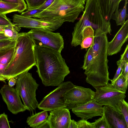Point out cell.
<instances>
[{"instance_id":"5b68a950","label":"cell","mask_w":128,"mask_h":128,"mask_svg":"<svg viewBox=\"0 0 128 128\" xmlns=\"http://www.w3.org/2000/svg\"><path fill=\"white\" fill-rule=\"evenodd\" d=\"M86 0H54L33 18L48 21L74 22L84 11Z\"/></svg>"},{"instance_id":"4316f807","label":"cell","mask_w":128,"mask_h":128,"mask_svg":"<svg viewBox=\"0 0 128 128\" xmlns=\"http://www.w3.org/2000/svg\"><path fill=\"white\" fill-rule=\"evenodd\" d=\"M121 113L123 116L128 126V104L124 100L121 101L120 106Z\"/></svg>"},{"instance_id":"6da1fadb","label":"cell","mask_w":128,"mask_h":128,"mask_svg":"<svg viewBox=\"0 0 128 128\" xmlns=\"http://www.w3.org/2000/svg\"><path fill=\"white\" fill-rule=\"evenodd\" d=\"M36 72L46 86H58L70 72L61 52L35 40Z\"/></svg>"},{"instance_id":"60d3db41","label":"cell","mask_w":128,"mask_h":128,"mask_svg":"<svg viewBox=\"0 0 128 128\" xmlns=\"http://www.w3.org/2000/svg\"><path fill=\"white\" fill-rule=\"evenodd\" d=\"M68 128H77V122L74 120H71Z\"/></svg>"},{"instance_id":"7c38bea8","label":"cell","mask_w":128,"mask_h":128,"mask_svg":"<svg viewBox=\"0 0 128 128\" xmlns=\"http://www.w3.org/2000/svg\"><path fill=\"white\" fill-rule=\"evenodd\" d=\"M0 93L8 110L13 114H16L27 110L26 107L22 102L15 88L5 84L0 90Z\"/></svg>"},{"instance_id":"7402d4cb","label":"cell","mask_w":128,"mask_h":128,"mask_svg":"<svg viewBox=\"0 0 128 128\" xmlns=\"http://www.w3.org/2000/svg\"><path fill=\"white\" fill-rule=\"evenodd\" d=\"M128 84V80L124 77L122 71L120 75L112 83V85L116 89L126 93Z\"/></svg>"},{"instance_id":"ee69618b","label":"cell","mask_w":128,"mask_h":128,"mask_svg":"<svg viewBox=\"0 0 128 128\" xmlns=\"http://www.w3.org/2000/svg\"><path fill=\"white\" fill-rule=\"evenodd\" d=\"M23 0V1L24 0Z\"/></svg>"},{"instance_id":"d590c367","label":"cell","mask_w":128,"mask_h":128,"mask_svg":"<svg viewBox=\"0 0 128 128\" xmlns=\"http://www.w3.org/2000/svg\"><path fill=\"white\" fill-rule=\"evenodd\" d=\"M8 64H0V81L6 83L4 75L6 68Z\"/></svg>"},{"instance_id":"83f0119b","label":"cell","mask_w":128,"mask_h":128,"mask_svg":"<svg viewBox=\"0 0 128 128\" xmlns=\"http://www.w3.org/2000/svg\"><path fill=\"white\" fill-rule=\"evenodd\" d=\"M27 5V8L32 9L38 8L46 0H25Z\"/></svg>"},{"instance_id":"3957f363","label":"cell","mask_w":128,"mask_h":128,"mask_svg":"<svg viewBox=\"0 0 128 128\" xmlns=\"http://www.w3.org/2000/svg\"><path fill=\"white\" fill-rule=\"evenodd\" d=\"M35 40L31 38L26 32L20 33L16 40L13 56L8 64L4 76L9 80L28 71L36 66Z\"/></svg>"},{"instance_id":"4fadbf2b","label":"cell","mask_w":128,"mask_h":128,"mask_svg":"<svg viewBox=\"0 0 128 128\" xmlns=\"http://www.w3.org/2000/svg\"><path fill=\"white\" fill-rule=\"evenodd\" d=\"M102 105L94 99L81 106L72 108L73 113L82 119L87 120L97 116H102L103 113Z\"/></svg>"},{"instance_id":"d4e9b609","label":"cell","mask_w":128,"mask_h":128,"mask_svg":"<svg viewBox=\"0 0 128 128\" xmlns=\"http://www.w3.org/2000/svg\"><path fill=\"white\" fill-rule=\"evenodd\" d=\"M94 56L93 52L91 46L88 50L84 56L83 65L82 67L85 70L90 65L92 60Z\"/></svg>"},{"instance_id":"4dcf8cb0","label":"cell","mask_w":128,"mask_h":128,"mask_svg":"<svg viewBox=\"0 0 128 128\" xmlns=\"http://www.w3.org/2000/svg\"><path fill=\"white\" fill-rule=\"evenodd\" d=\"M7 116L4 112L0 114V128H10Z\"/></svg>"},{"instance_id":"8992f818","label":"cell","mask_w":128,"mask_h":128,"mask_svg":"<svg viewBox=\"0 0 128 128\" xmlns=\"http://www.w3.org/2000/svg\"><path fill=\"white\" fill-rule=\"evenodd\" d=\"M15 78L16 81L15 88L27 110L32 112L38 108V103L36 99V92L39 85L28 71L19 74Z\"/></svg>"},{"instance_id":"ac0fdd59","label":"cell","mask_w":128,"mask_h":128,"mask_svg":"<svg viewBox=\"0 0 128 128\" xmlns=\"http://www.w3.org/2000/svg\"><path fill=\"white\" fill-rule=\"evenodd\" d=\"M48 111L44 110L28 117L26 122L32 128H50L48 123Z\"/></svg>"},{"instance_id":"f35d334b","label":"cell","mask_w":128,"mask_h":128,"mask_svg":"<svg viewBox=\"0 0 128 128\" xmlns=\"http://www.w3.org/2000/svg\"><path fill=\"white\" fill-rule=\"evenodd\" d=\"M124 75L126 79L128 80V63L125 62L122 69Z\"/></svg>"},{"instance_id":"1f68e13d","label":"cell","mask_w":128,"mask_h":128,"mask_svg":"<svg viewBox=\"0 0 128 128\" xmlns=\"http://www.w3.org/2000/svg\"><path fill=\"white\" fill-rule=\"evenodd\" d=\"M77 128H94L92 123L90 122L87 120L82 119L77 122Z\"/></svg>"},{"instance_id":"30bf717a","label":"cell","mask_w":128,"mask_h":128,"mask_svg":"<svg viewBox=\"0 0 128 128\" xmlns=\"http://www.w3.org/2000/svg\"><path fill=\"white\" fill-rule=\"evenodd\" d=\"M95 92L91 89L74 85L63 95L67 106L69 110L93 100Z\"/></svg>"},{"instance_id":"7a4b0ae2","label":"cell","mask_w":128,"mask_h":128,"mask_svg":"<svg viewBox=\"0 0 128 128\" xmlns=\"http://www.w3.org/2000/svg\"><path fill=\"white\" fill-rule=\"evenodd\" d=\"M107 34L99 28L95 30L93 42L91 46L94 56L90 66L84 70L86 81L96 90L106 86L109 72L107 58L108 41Z\"/></svg>"},{"instance_id":"ba28073f","label":"cell","mask_w":128,"mask_h":128,"mask_svg":"<svg viewBox=\"0 0 128 128\" xmlns=\"http://www.w3.org/2000/svg\"><path fill=\"white\" fill-rule=\"evenodd\" d=\"M126 93L115 88L111 84L96 90L94 100L101 105L110 106L121 113V101L124 100Z\"/></svg>"},{"instance_id":"836d02e7","label":"cell","mask_w":128,"mask_h":128,"mask_svg":"<svg viewBox=\"0 0 128 128\" xmlns=\"http://www.w3.org/2000/svg\"><path fill=\"white\" fill-rule=\"evenodd\" d=\"M125 62L120 60L116 62L118 67V68L113 79L110 80L111 82V83H113L120 75L122 69Z\"/></svg>"},{"instance_id":"e575fe53","label":"cell","mask_w":128,"mask_h":128,"mask_svg":"<svg viewBox=\"0 0 128 128\" xmlns=\"http://www.w3.org/2000/svg\"><path fill=\"white\" fill-rule=\"evenodd\" d=\"M12 24L6 14H0V26H8Z\"/></svg>"},{"instance_id":"8d00e7d4","label":"cell","mask_w":128,"mask_h":128,"mask_svg":"<svg viewBox=\"0 0 128 128\" xmlns=\"http://www.w3.org/2000/svg\"><path fill=\"white\" fill-rule=\"evenodd\" d=\"M120 60L128 63V45L127 44L123 53L121 55Z\"/></svg>"},{"instance_id":"ffe728a7","label":"cell","mask_w":128,"mask_h":128,"mask_svg":"<svg viewBox=\"0 0 128 128\" xmlns=\"http://www.w3.org/2000/svg\"><path fill=\"white\" fill-rule=\"evenodd\" d=\"M128 0H125L124 6L122 9H117L112 15L111 19L115 20L117 26H122L125 22L128 16L127 5Z\"/></svg>"},{"instance_id":"277c9868","label":"cell","mask_w":128,"mask_h":128,"mask_svg":"<svg viewBox=\"0 0 128 128\" xmlns=\"http://www.w3.org/2000/svg\"><path fill=\"white\" fill-rule=\"evenodd\" d=\"M82 16L75 24L72 33L71 42L72 45H80L82 41V31L86 27L91 26L94 30L99 28L110 34L112 30L110 22L104 18L96 0H86Z\"/></svg>"},{"instance_id":"44dd1931","label":"cell","mask_w":128,"mask_h":128,"mask_svg":"<svg viewBox=\"0 0 128 128\" xmlns=\"http://www.w3.org/2000/svg\"><path fill=\"white\" fill-rule=\"evenodd\" d=\"M15 12H18L20 13L24 11L18 4L0 1V14H6Z\"/></svg>"},{"instance_id":"52a82bcc","label":"cell","mask_w":128,"mask_h":128,"mask_svg":"<svg viewBox=\"0 0 128 128\" xmlns=\"http://www.w3.org/2000/svg\"><path fill=\"white\" fill-rule=\"evenodd\" d=\"M74 86L70 81L61 83L43 98L38 104V108L40 110L50 112L58 108H66L67 106L63 94Z\"/></svg>"},{"instance_id":"ab89813d","label":"cell","mask_w":128,"mask_h":128,"mask_svg":"<svg viewBox=\"0 0 128 128\" xmlns=\"http://www.w3.org/2000/svg\"><path fill=\"white\" fill-rule=\"evenodd\" d=\"M16 80L15 78H11L9 80L8 85L10 87H12L16 84Z\"/></svg>"},{"instance_id":"f1b7e54d","label":"cell","mask_w":128,"mask_h":128,"mask_svg":"<svg viewBox=\"0 0 128 128\" xmlns=\"http://www.w3.org/2000/svg\"><path fill=\"white\" fill-rule=\"evenodd\" d=\"M16 42L10 39L0 41V50L15 46Z\"/></svg>"},{"instance_id":"b9f144b4","label":"cell","mask_w":128,"mask_h":128,"mask_svg":"<svg viewBox=\"0 0 128 128\" xmlns=\"http://www.w3.org/2000/svg\"><path fill=\"white\" fill-rule=\"evenodd\" d=\"M10 39H11L6 36L4 32H0V41Z\"/></svg>"},{"instance_id":"9a60e30c","label":"cell","mask_w":128,"mask_h":128,"mask_svg":"<svg viewBox=\"0 0 128 128\" xmlns=\"http://www.w3.org/2000/svg\"><path fill=\"white\" fill-rule=\"evenodd\" d=\"M128 20L125 21L112 40L108 44L107 54L111 56L119 52L128 39Z\"/></svg>"},{"instance_id":"484cf974","label":"cell","mask_w":128,"mask_h":128,"mask_svg":"<svg viewBox=\"0 0 128 128\" xmlns=\"http://www.w3.org/2000/svg\"><path fill=\"white\" fill-rule=\"evenodd\" d=\"M101 116L93 122L94 128H110L103 113Z\"/></svg>"},{"instance_id":"f546056e","label":"cell","mask_w":128,"mask_h":128,"mask_svg":"<svg viewBox=\"0 0 128 128\" xmlns=\"http://www.w3.org/2000/svg\"><path fill=\"white\" fill-rule=\"evenodd\" d=\"M43 10L38 8L28 9L25 12H22L20 15L22 16L29 18L33 17L36 15L42 12Z\"/></svg>"},{"instance_id":"8fae6325","label":"cell","mask_w":128,"mask_h":128,"mask_svg":"<svg viewBox=\"0 0 128 128\" xmlns=\"http://www.w3.org/2000/svg\"><path fill=\"white\" fill-rule=\"evenodd\" d=\"M12 18V24L19 27L44 28L52 32L58 29L64 23L59 21H48L29 18L16 14H14Z\"/></svg>"},{"instance_id":"d6986e66","label":"cell","mask_w":128,"mask_h":128,"mask_svg":"<svg viewBox=\"0 0 128 128\" xmlns=\"http://www.w3.org/2000/svg\"><path fill=\"white\" fill-rule=\"evenodd\" d=\"M94 30L91 26H87L84 28L80 44L81 49L86 48L92 46L94 40Z\"/></svg>"},{"instance_id":"5bb4252c","label":"cell","mask_w":128,"mask_h":128,"mask_svg":"<svg viewBox=\"0 0 128 128\" xmlns=\"http://www.w3.org/2000/svg\"><path fill=\"white\" fill-rule=\"evenodd\" d=\"M50 112L48 120L50 128H68L71 120L68 109L61 108Z\"/></svg>"},{"instance_id":"2e32d148","label":"cell","mask_w":128,"mask_h":128,"mask_svg":"<svg viewBox=\"0 0 128 128\" xmlns=\"http://www.w3.org/2000/svg\"><path fill=\"white\" fill-rule=\"evenodd\" d=\"M103 114L110 128H128L121 113L108 106L103 107Z\"/></svg>"},{"instance_id":"d6a6232c","label":"cell","mask_w":128,"mask_h":128,"mask_svg":"<svg viewBox=\"0 0 128 128\" xmlns=\"http://www.w3.org/2000/svg\"><path fill=\"white\" fill-rule=\"evenodd\" d=\"M3 2L18 4H19L23 11L27 9V5L24 0H0Z\"/></svg>"},{"instance_id":"9c48e42d","label":"cell","mask_w":128,"mask_h":128,"mask_svg":"<svg viewBox=\"0 0 128 128\" xmlns=\"http://www.w3.org/2000/svg\"><path fill=\"white\" fill-rule=\"evenodd\" d=\"M26 33L31 38L60 52L64 48V40L59 33L53 32L45 29L35 28Z\"/></svg>"},{"instance_id":"74e56055","label":"cell","mask_w":128,"mask_h":128,"mask_svg":"<svg viewBox=\"0 0 128 128\" xmlns=\"http://www.w3.org/2000/svg\"><path fill=\"white\" fill-rule=\"evenodd\" d=\"M54 0H46L44 3L38 8L43 10L46 9L54 2Z\"/></svg>"},{"instance_id":"e0dca14e","label":"cell","mask_w":128,"mask_h":128,"mask_svg":"<svg viewBox=\"0 0 128 128\" xmlns=\"http://www.w3.org/2000/svg\"><path fill=\"white\" fill-rule=\"evenodd\" d=\"M104 18L110 22L112 15L118 9L120 2L125 0H96Z\"/></svg>"},{"instance_id":"603a6c76","label":"cell","mask_w":128,"mask_h":128,"mask_svg":"<svg viewBox=\"0 0 128 128\" xmlns=\"http://www.w3.org/2000/svg\"><path fill=\"white\" fill-rule=\"evenodd\" d=\"M15 46L0 50V64H8L13 56Z\"/></svg>"},{"instance_id":"cb8c5ba5","label":"cell","mask_w":128,"mask_h":128,"mask_svg":"<svg viewBox=\"0 0 128 128\" xmlns=\"http://www.w3.org/2000/svg\"><path fill=\"white\" fill-rule=\"evenodd\" d=\"M20 27L13 24L6 26L4 28L3 32L5 35L11 39L16 41L19 36L18 32Z\"/></svg>"},{"instance_id":"7bdbcfd3","label":"cell","mask_w":128,"mask_h":128,"mask_svg":"<svg viewBox=\"0 0 128 128\" xmlns=\"http://www.w3.org/2000/svg\"><path fill=\"white\" fill-rule=\"evenodd\" d=\"M6 26H0V32H3V30L4 27Z\"/></svg>"}]
</instances>
